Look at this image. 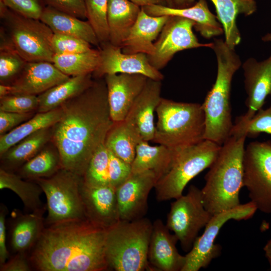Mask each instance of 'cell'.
I'll list each match as a JSON object with an SVG mask.
<instances>
[{"instance_id": "9c48e42d", "label": "cell", "mask_w": 271, "mask_h": 271, "mask_svg": "<svg viewBox=\"0 0 271 271\" xmlns=\"http://www.w3.org/2000/svg\"><path fill=\"white\" fill-rule=\"evenodd\" d=\"M47 198L45 226L87 220L81 196L83 176L61 168L52 176L34 180Z\"/></svg>"}, {"instance_id": "7402d4cb", "label": "cell", "mask_w": 271, "mask_h": 271, "mask_svg": "<svg viewBox=\"0 0 271 271\" xmlns=\"http://www.w3.org/2000/svg\"><path fill=\"white\" fill-rule=\"evenodd\" d=\"M142 9L152 16L178 17L191 20L195 23L194 28L206 39L218 36L224 33L216 16L210 11L206 0H198L193 5L183 8L152 5Z\"/></svg>"}, {"instance_id": "f546056e", "label": "cell", "mask_w": 271, "mask_h": 271, "mask_svg": "<svg viewBox=\"0 0 271 271\" xmlns=\"http://www.w3.org/2000/svg\"><path fill=\"white\" fill-rule=\"evenodd\" d=\"M51 139V127L40 129L26 137L1 156L2 168L13 172L39 153Z\"/></svg>"}, {"instance_id": "8992f818", "label": "cell", "mask_w": 271, "mask_h": 271, "mask_svg": "<svg viewBox=\"0 0 271 271\" xmlns=\"http://www.w3.org/2000/svg\"><path fill=\"white\" fill-rule=\"evenodd\" d=\"M153 223L148 218L119 220L107 230L105 256L116 271L152 270L148 259Z\"/></svg>"}, {"instance_id": "e575fe53", "label": "cell", "mask_w": 271, "mask_h": 271, "mask_svg": "<svg viewBox=\"0 0 271 271\" xmlns=\"http://www.w3.org/2000/svg\"><path fill=\"white\" fill-rule=\"evenodd\" d=\"M62 168L57 150L43 149L19 169L22 178L29 180L50 177Z\"/></svg>"}, {"instance_id": "30bf717a", "label": "cell", "mask_w": 271, "mask_h": 271, "mask_svg": "<svg viewBox=\"0 0 271 271\" xmlns=\"http://www.w3.org/2000/svg\"><path fill=\"white\" fill-rule=\"evenodd\" d=\"M243 182L257 210L271 214V141L252 142L244 148Z\"/></svg>"}, {"instance_id": "ba28073f", "label": "cell", "mask_w": 271, "mask_h": 271, "mask_svg": "<svg viewBox=\"0 0 271 271\" xmlns=\"http://www.w3.org/2000/svg\"><path fill=\"white\" fill-rule=\"evenodd\" d=\"M0 16L14 50L27 62L52 63L55 53L52 41L54 33L40 20L22 16L0 0Z\"/></svg>"}, {"instance_id": "681fc988", "label": "cell", "mask_w": 271, "mask_h": 271, "mask_svg": "<svg viewBox=\"0 0 271 271\" xmlns=\"http://www.w3.org/2000/svg\"><path fill=\"white\" fill-rule=\"evenodd\" d=\"M173 7L183 8L190 7L195 4V0H173Z\"/></svg>"}, {"instance_id": "d6a6232c", "label": "cell", "mask_w": 271, "mask_h": 271, "mask_svg": "<svg viewBox=\"0 0 271 271\" xmlns=\"http://www.w3.org/2000/svg\"><path fill=\"white\" fill-rule=\"evenodd\" d=\"M61 115L60 107L47 112H38L10 131L1 135V156L26 137L40 129L51 127L59 120Z\"/></svg>"}, {"instance_id": "ee69618b", "label": "cell", "mask_w": 271, "mask_h": 271, "mask_svg": "<svg viewBox=\"0 0 271 271\" xmlns=\"http://www.w3.org/2000/svg\"><path fill=\"white\" fill-rule=\"evenodd\" d=\"M47 6L80 19L86 18L84 0H44Z\"/></svg>"}, {"instance_id": "d590c367", "label": "cell", "mask_w": 271, "mask_h": 271, "mask_svg": "<svg viewBox=\"0 0 271 271\" xmlns=\"http://www.w3.org/2000/svg\"><path fill=\"white\" fill-rule=\"evenodd\" d=\"M109 151L104 143L95 151L89 163L83 176L84 184L91 186L109 185Z\"/></svg>"}, {"instance_id": "ffe728a7", "label": "cell", "mask_w": 271, "mask_h": 271, "mask_svg": "<svg viewBox=\"0 0 271 271\" xmlns=\"http://www.w3.org/2000/svg\"><path fill=\"white\" fill-rule=\"evenodd\" d=\"M170 231L161 219L153 222L148 253L152 270L182 271L185 256L178 252L176 247L178 239Z\"/></svg>"}, {"instance_id": "816d5d0a", "label": "cell", "mask_w": 271, "mask_h": 271, "mask_svg": "<svg viewBox=\"0 0 271 271\" xmlns=\"http://www.w3.org/2000/svg\"><path fill=\"white\" fill-rule=\"evenodd\" d=\"M261 40L265 42H271V33H269L264 35Z\"/></svg>"}, {"instance_id": "52a82bcc", "label": "cell", "mask_w": 271, "mask_h": 271, "mask_svg": "<svg viewBox=\"0 0 271 271\" xmlns=\"http://www.w3.org/2000/svg\"><path fill=\"white\" fill-rule=\"evenodd\" d=\"M221 146L208 140L175 150L168 171L155 186L158 201L175 199L183 195L188 183L209 168L216 159Z\"/></svg>"}, {"instance_id": "60d3db41", "label": "cell", "mask_w": 271, "mask_h": 271, "mask_svg": "<svg viewBox=\"0 0 271 271\" xmlns=\"http://www.w3.org/2000/svg\"><path fill=\"white\" fill-rule=\"evenodd\" d=\"M52 45L55 54H71L84 52L92 49L91 45L81 39L54 33Z\"/></svg>"}, {"instance_id": "f6af8a7d", "label": "cell", "mask_w": 271, "mask_h": 271, "mask_svg": "<svg viewBox=\"0 0 271 271\" xmlns=\"http://www.w3.org/2000/svg\"><path fill=\"white\" fill-rule=\"evenodd\" d=\"M31 113H16L0 110V134H4L32 117Z\"/></svg>"}, {"instance_id": "83f0119b", "label": "cell", "mask_w": 271, "mask_h": 271, "mask_svg": "<svg viewBox=\"0 0 271 271\" xmlns=\"http://www.w3.org/2000/svg\"><path fill=\"white\" fill-rule=\"evenodd\" d=\"M174 154L175 150L161 145L150 146L148 142L142 140L137 147L131 173L151 171L158 180L169 169Z\"/></svg>"}, {"instance_id": "6da1fadb", "label": "cell", "mask_w": 271, "mask_h": 271, "mask_svg": "<svg viewBox=\"0 0 271 271\" xmlns=\"http://www.w3.org/2000/svg\"><path fill=\"white\" fill-rule=\"evenodd\" d=\"M59 120L51 127V139L62 168L83 176L97 149L113 125L105 80L97 78L61 106Z\"/></svg>"}, {"instance_id": "ac0fdd59", "label": "cell", "mask_w": 271, "mask_h": 271, "mask_svg": "<svg viewBox=\"0 0 271 271\" xmlns=\"http://www.w3.org/2000/svg\"><path fill=\"white\" fill-rule=\"evenodd\" d=\"M81 196L86 219L94 225L107 230L120 220L115 187L88 186L83 182Z\"/></svg>"}, {"instance_id": "d6986e66", "label": "cell", "mask_w": 271, "mask_h": 271, "mask_svg": "<svg viewBox=\"0 0 271 271\" xmlns=\"http://www.w3.org/2000/svg\"><path fill=\"white\" fill-rule=\"evenodd\" d=\"M69 77L60 71L53 63L27 62L17 78L12 83L8 85V95H39Z\"/></svg>"}, {"instance_id": "f5cc1de1", "label": "cell", "mask_w": 271, "mask_h": 271, "mask_svg": "<svg viewBox=\"0 0 271 271\" xmlns=\"http://www.w3.org/2000/svg\"><path fill=\"white\" fill-rule=\"evenodd\" d=\"M167 6L173 7V0H166Z\"/></svg>"}, {"instance_id": "7dc6e473", "label": "cell", "mask_w": 271, "mask_h": 271, "mask_svg": "<svg viewBox=\"0 0 271 271\" xmlns=\"http://www.w3.org/2000/svg\"><path fill=\"white\" fill-rule=\"evenodd\" d=\"M8 211L7 207L1 205L0 211V266L9 258L10 253L6 245V220Z\"/></svg>"}, {"instance_id": "f907efd6", "label": "cell", "mask_w": 271, "mask_h": 271, "mask_svg": "<svg viewBox=\"0 0 271 271\" xmlns=\"http://www.w3.org/2000/svg\"><path fill=\"white\" fill-rule=\"evenodd\" d=\"M264 255L269 264L271 270V238L266 242L263 247Z\"/></svg>"}, {"instance_id": "4316f807", "label": "cell", "mask_w": 271, "mask_h": 271, "mask_svg": "<svg viewBox=\"0 0 271 271\" xmlns=\"http://www.w3.org/2000/svg\"><path fill=\"white\" fill-rule=\"evenodd\" d=\"M55 34L75 37L98 47L99 42L88 21L46 6L40 19Z\"/></svg>"}, {"instance_id": "4dcf8cb0", "label": "cell", "mask_w": 271, "mask_h": 271, "mask_svg": "<svg viewBox=\"0 0 271 271\" xmlns=\"http://www.w3.org/2000/svg\"><path fill=\"white\" fill-rule=\"evenodd\" d=\"M139 131L125 120L114 122L104 142L105 147L115 156L131 164L136 149L142 141Z\"/></svg>"}, {"instance_id": "8d00e7d4", "label": "cell", "mask_w": 271, "mask_h": 271, "mask_svg": "<svg viewBox=\"0 0 271 271\" xmlns=\"http://www.w3.org/2000/svg\"><path fill=\"white\" fill-rule=\"evenodd\" d=\"M84 1L86 18L93 28L100 45L109 42V35L107 21L108 0Z\"/></svg>"}, {"instance_id": "44dd1931", "label": "cell", "mask_w": 271, "mask_h": 271, "mask_svg": "<svg viewBox=\"0 0 271 271\" xmlns=\"http://www.w3.org/2000/svg\"><path fill=\"white\" fill-rule=\"evenodd\" d=\"M162 81L148 78L124 120L132 125L143 141H153L155 124L154 112L162 99Z\"/></svg>"}, {"instance_id": "bcb514c9", "label": "cell", "mask_w": 271, "mask_h": 271, "mask_svg": "<svg viewBox=\"0 0 271 271\" xmlns=\"http://www.w3.org/2000/svg\"><path fill=\"white\" fill-rule=\"evenodd\" d=\"M33 267L27 253H17L0 266L1 271H30Z\"/></svg>"}, {"instance_id": "b9f144b4", "label": "cell", "mask_w": 271, "mask_h": 271, "mask_svg": "<svg viewBox=\"0 0 271 271\" xmlns=\"http://www.w3.org/2000/svg\"><path fill=\"white\" fill-rule=\"evenodd\" d=\"M10 9L24 17L40 20L46 4L44 0H2Z\"/></svg>"}, {"instance_id": "5bb4252c", "label": "cell", "mask_w": 271, "mask_h": 271, "mask_svg": "<svg viewBox=\"0 0 271 271\" xmlns=\"http://www.w3.org/2000/svg\"><path fill=\"white\" fill-rule=\"evenodd\" d=\"M99 50V63L92 74L97 78L106 75L125 73L142 74L155 80L164 79L163 74L151 65L144 53H124L121 47L109 42L100 44Z\"/></svg>"}, {"instance_id": "ab89813d", "label": "cell", "mask_w": 271, "mask_h": 271, "mask_svg": "<svg viewBox=\"0 0 271 271\" xmlns=\"http://www.w3.org/2000/svg\"><path fill=\"white\" fill-rule=\"evenodd\" d=\"M38 95L11 94L1 97L0 110L16 113H31L38 109Z\"/></svg>"}, {"instance_id": "7a4b0ae2", "label": "cell", "mask_w": 271, "mask_h": 271, "mask_svg": "<svg viewBox=\"0 0 271 271\" xmlns=\"http://www.w3.org/2000/svg\"><path fill=\"white\" fill-rule=\"evenodd\" d=\"M106 232L87 220L45 226L31 250L30 261L40 271L107 270Z\"/></svg>"}, {"instance_id": "f35d334b", "label": "cell", "mask_w": 271, "mask_h": 271, "mask_svg": "<svg viewBox=\"0 0 271 271\" xmlns=\"http://www.w3.org/2000/svg\"><path fill=\"white\" fill-rule=\"evenodd\" d=\"M27 61L13 48H0V81L10 85L20 75Z\"/></svg>"}, {"instance_id": "3957f363", "label": "cell", "mask_w": 271, "mask_h": 271, "mask_svg": "<svg viewBox=\"0 0 271 271\" xmlns=\"http://www.w3.org/2000/svg\"><path fill=\"white\" fill-rule=\"evenodd\" d=\"M246 137L231 135L205 176L201 189L205 208L214 215L240 205L239 195L243 187V155Z\"/></svg>"}, {"instance_id": "836d02e7", "label": "cell", "mask_w": 271, "mask_h": 271, "mask_svg": "<svg viewBox=\"0 0 271 271\" xmlns=\"http://www.w3.org/2000/svg\"><path fill=\"white\" fill-rule=\"evenodd\" d=\"M100 60L99 50L71 54L55 55L53 63L62 73L74 76L93 74L97 69Z\"/></svg>"}, {"instance_id": "484cf974", "label": "cell", "mask_w": 271, "mask_h": 271, "mask_svg": "<svg viewBox=\"0 0 271 271\" xmlns=\"http://www.w3.org/2000/svg\"><path fill=\"white\" fill-rule=\"evenodd\" d=\"M141 10L129 0H108L107 21L111 44L121 47Z\"/></svg>"}, {"instance_id": "e0dca14e", "label": "cell", "mask_w": 271, "mask_h": 271, "mask_svg": "<svg viewBox=\"0 0 271 271\" xmlns=\"http://www.w3.org/2000/svg\"><path fill=\"white\" fill-rule=\"evenodd\" d=\"M148 79L139 74L118 73L104 76L110 114L114 122L124 120Z\"/></svg>"}, {"instance_id": "d4e9b609", "label": "cell", "mask_w": 271, "mask_h": 271, "mask_svg": "<svg viewBox=\"0 0 271 271\" xmlns=\"http://www.w3.org/2000/svg\"><path fill=\"white\" fill-rule=\"evenodd\" d=\"M213 4L217 18L221 24L225 42L231 48L241 42V37L236 24L239 15L248 16L257 10L255 0H210Z\"/></svg>"}, {"instance_id": "c3c4849f", "label": "cell", "mask_w": 271, "mask_h": 271, "mask_svg": "<svg viewBox=\"0 0 271 271\" xmlns=\"http://www.w3.org/2000/svg\"><path fill=\"white\" fill-rule=\"evenodd\" d=\"M141 8L152 5L167 6L166 0H129Z\"/></svg>"}, {"instance_id": "277c9868", "label": "cell", "mask_w": 271, "mask_h": 271, "mask_svg": "<svg viewBox=\"0 0 271 271\" xmlns=\"http://www.w3.org/2000/svg\"><path fill=\"white\" fill-rule=\"evenodd\" d=\"M211 48L215 53L217 72L215 81L207 93L202 106L205 114L204 139L220 146L230 137L232 122L230 95L235 73L241 65L235 49L221 39H215Z\"/></svg>"}, {"instance_id": "1f68e13d", "label": "cell", "mask_w": 271, "mask_h": 271, "mask_svg": "<svg viewBox=\"0 0 271 271\" xmlns=\"http://www.w3.org/2000/svg\"><path fill=\"white\" fill-rule=\"evenodd\" d=\"M0 189H8L21 199L25 209L29 212H45L47 206L40 199L43 190L35 181L23 180L13 172L0 169Z\"/></svg>"}, {"instance_id": "7c38bea8", "label": "cell", "mask_w": 271, "mask_h": 271, "mask_svg": "<svg viewBox=\"0 0 271 271\" xmlns=\"http://www.w3.org/2000/svg\"><path fill=\"white\" fill-rule=\"evenodd\" d=\"M257 210L255 205L250 201L213 215L205 226L203 233L197 237L192 248L185 255V262L182 271H198L207 267L221 253V246L215 243V241L224 224L230 220L249 219Z\"/></svg>"}, {"instance_id": "f1b7e54d", "label": "cell", "mask_w": 271, "mask_h": 271, "mask_svg": "<svg viewBox=\"0 0 271 271\" xmlns=\"http://www.w3.org/2000/svg\"><path fill=\"white\" fill-rule=\"evenodd\" d=\"M92 74L70 76L66 81L38 95V112H47L60 107L78 95L93 82Z\"/></svg>"}, {"instance_id": "5b68a950", "label": "cell", "mask_w": 271, "mask_h": 271, "mask_svg": "<svg viewBox=\"0 0 271 271\" xmlns=\"http://www.w3.org/2000/svg\"><path fill=\"white\" fill-rule=\"evenodd\" d=\"M156 112L154 143L175 150L204 140L205 119L202 104L162 98Z\"/></svg>"}, {"instance_id": "4fadbf2b", "label": "cell", "mask_w": 271, "mask_h": 271, "mask_svg": "<svg viewBox=\"0 0 271 271\" xmlns=\"http://www.w3.org/2000/svg\"><path fill=\"white\" fill-rule=\"evenodd\" d=\"M192 20L170 17L154 43L153 54L147 56L151 65L158 70L163 68L178 52L200 47L211 48L212 43H200L193 28Z\"/></svg>"}, {"instance_id": "8fae6325", "label": "cell", "mask_w": 271, "mask_h": 271, "mask_svg": "<svg viewBox=\"0 0 271 271\" xmlns=\"http://www.w3.org/2000/svg\"><path fill=\"white\" fill-rule=\"evenodd\" d=\"M212 215L204 205L201 189L191 185L186 195L171 204L166 225L176 236L183 250L189 251L199 232Z\"/></svg>"}, {"instance_id": "2e32d148", "label": "cell", "mask_w": 271, "mask_h": 271, "mask_svg": "<svg viewBox=\"0 0 271 271\" xmlns=\"http://www.w3.org/2000/svg\"><path fill=\"white\" fill-rule=\"evenodd\" d=\"M242 67L247 109L243 115L237 117L235 123H244L250 119L262 108L266 97L271 94V54L261 61L249 58Z\"/></svg>"}, {"instance_id": "603a6c76", "label": "cell", "mask_w": 271, "mask_h": 271, "mask_svg": "<svg viewBox=\"0 0 271 271\" xmlns=\"http://www.w3.org/2000/svg\"><path fill=\"white\" fill-rule=\"evenodd\" d=\"M44 213L23 214L18 210L12 212L9 240L11 249L15 253L28 254L34 248L45 227Z\"/></svg>"}, {"instance_id": "7bdbcfd3", "label": "cell", "mask_w": 271, "mask_h": 271, "mask_svg": "<svg viewBox=\"0 0 271 271\" xmlns=\"http://www.w3.org/2000/svg\"><path fill=\"white\" fill-rule=\"evenodd\" d=\"M131 173V164L123 161L109 151V185L116 188L128 178Z\"/></svg>"}, {"instance_id": "9a60e30c", "label": "cell", "mask_w": 271, "mask_h": 271, "mask_svg": "<svg viewBox=\"0 0 271 271\" xmlns=\"http://www.w3.org/2000/svg\"><path fill=\"white\" fill-rule=\"evenodd\" d=\"M157 180L151 171L131 173L116 188L120 220L133 221L144 217L148 209L149 195Z\"/></svg>"}, {"instance_id": "cb8c5ba5", "label": "cell", "mask_w": 271, "mask_h": 271, "mask_svg": "<svg viewBox=\"0 0 271 271\" xmlns=\"http://www.w3.org/2000/svg\"><path fill=\"white\" fill-rule=\"evenodd\" d=\"M170 16L155 17L142 8L138 19L121 48L126 54H153L154 43Z\"/></svg>"}, {"instance_id": "74e56055", "label": "cell", "mask_w": 271, "mask_h": 271, "mask_svg": "<svg viewBox=\"0 0 271 271\" xmlns=\"http://www.w3.org/2000/svg\"><path fill=\"white\" fill-rule=\"evenodd\" d=\"M261 133L271 134V104L264 109H260L247 121L233 124L230 136L242 134L253 138Z\"/></svg>"}]
</instances>
